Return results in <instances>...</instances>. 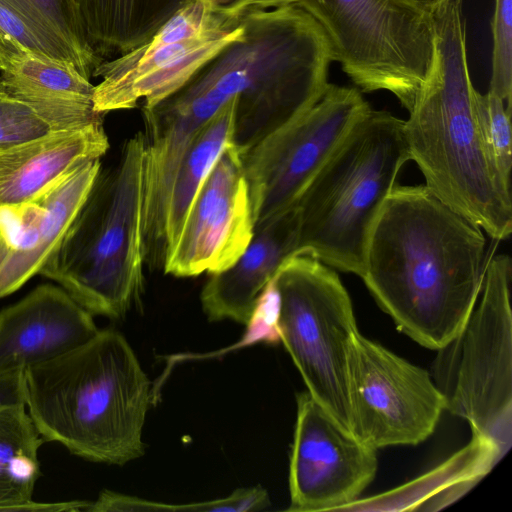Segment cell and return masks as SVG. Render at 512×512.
I'll return each mask as SVG.
<instances>
[{
  "label": "cell",
  "mask_w": 512,
  "mask_h": 512,
  "mask_svg": "<svg viewBox=\"0 0 512 512\" xmlns=\"http://www.w3.org/2000/svg\"><path fill=\"white\" fill-rule=\"evenodd\" d=\"M108 148L103 122L0 147V206L42 195Z\"/></svg>",
  "instance_id": "19"
},
{
  "label": "cell",
  "mask_w": 512,
  "mask_h": 512,
  "mask_svg": "<svg viewBox=\"0 0 512 512\" xmlns=\"http://www.w3.org/2000/svg\"><path fill=\"white\" fill-rule=\"evenodd\" d=\"M270 505L268 492L261 486L236 489L225 498L190 503L189 511L200 512H255Z\"/></svg>",
  "instance_id": "30"
},
{
  "label": "cell",
  "mask_w": 512,
  "mask_h": 512,
  "mask_svg": "<svg viewBox=\"0 0 512 512\" xmlns=\"http://www.w3.org/2000/svg\"><path fill=\"white\" fill-rule=\"evenodd\" d=\"M254 229L242 154L231 144L201 186L163 270L176 277L223 271L245 251Z\"/></svg>",
  "instance_id": "14"
},
{
  "label": "cell",
  "mask_w": 512,
  "mask_h": 512,
  "mask_svg": "<svg viewBox=\"0 0 512 512\" xmlns=\"http://www.w3.org/2000/svg\"><path fill=\"white\" fill-rule=\"evenodd\" d=\"M243 36L240 17L213 11L191 0L141 46L103 61L92 77L94 108L110 111L152 107L182 88L202 66L228 44Z\"/></svg>",
  "instance_id": "10"
},
{
  "label": "cell",
  "mask_w": 512,
  "mask_h": 512,
  "mask_svg": "<svg viewBox=\"0 0 512 512\" xmlns=\"http://www.w3.org/2000/svg\"><path fill=\"white\" fill-rule=\"evenodd\" d=\"M488 438L471 441L441 465L394 490L360 499L340 511H438L474 487L502 458Z\"/></svg>",
  "instance_id": "20"
},
{
  "label": "cell",
  "mask_w": 512,
  "mask_h": 512,
  "mask_svg": "<svg viewBox=\"0 0 512 512\" xmlns=\"http://www.w3.org/2000/svg\"><path fill=\"white\" fill-rule=\"evenodd\" d=\"M376 471V449L342 428L308 391L297 395L289 511H340Z\"/></svg>",
  "instance_id": "13"
},
{
  "label": "cell",
  "mask_w": 512,
  "mask_h": 512,
  "mask_svg": "<svg viewBox=\"0 0 512 512\" xmlns=\"http://www.w3.org/2000/svg\"><path fill=\"white\" fill-rule=\"evenodd\" d=\"M13 43L68 63L89 80L92 77L74 49L30 0H0V46Z\"/></svg>",
  "instance_id": "24"
},
{
  "label": "cell",
  "mask_w": 512,
  "mask_h": 512,
  "mask_svg": "<svg viewBox=\"0 0 512 512\" xmlns=\"http://www.w3.org/2000/svg\"><path fill=\"white\" fill-rule=\"evenodd\" d=\"M431 14L433 61L405 121L410 158L436 197L502 241L512 232L511 186L493 166L478 123L463 0H444Z\"/></svg>",
  "instance_id": "2"
},
{
  "label": "cell",
  "mask_w": 512,
  "mask_h": 512,
  "mask_svg": "<svg viewBox=\"0 0 512 512\" xmlns=\"http://www.w3.org/2000/svg\"><path fill=\"white\" fill-rule=\"evenodd\" d=\"M426 12L432 13L444 0H404Z\"/></svg>",
  "instance_id": "34"
},
{
  "label": "cell",
  "mask_w": 512,
  "mask_h": 512,
  "mask_svg": "<svg viewBox=\"0 0 512 512\" xmlns=\"http://www.w3.org/2000/svg\"><path fill=\"white\" fill-rule=\"evenodd\" d=\"M297 0H238L222 11L230 18H238L251 10H269L294 4ZM221 12V11H220Z\"/></svg>",
  "instance_id": "33"
},
{
  "label": "cell",
  "mask_w": 512,
  "mask_h": 512,
  "mask_svg": "<svg viewBox=\"0 0 512 512\" xmlns=\"http://www.w3.org/2000/svg\"><path fill=\"white\" fill-rule=\"evenodd\" d=\"M57 131L30 106L12 96L0 80V147Z\"/></svg>",
  "instance_id": "27"
},
{
  "label": "cell",
  "mask_w": 512,
  "mask_h": 512,
  "mask_svg": "<svg viewBox=\"0 0 512 512\" xmlns=\"http://www.w3.org/2000/svg\"><path fill=\"white\" fill-rule=\"evenodd\" d=\"M348 387L352 433L376 450L423 442L446 410L428 371L359 332L348 353Z\"/></svg>",
  "instance_id": "12"
},
{
  "label": "cell",
  "mask_w": 512,
  "mask_h": 512,
  "mask_svg": "<svg viewBox=\"0 0 512 512\" xmlns=\"http://www.w3.org/2000/svg\"><path fill=\"white\" fill-rule=\"evenodd\" d=\"M213 11H224L238 0H199Z\"/></svg>",
  "instance_id": "35"
},
{
  "label": "cell",
  "mask_w": 512,
  "mask_h": 512,
  "mask_svg": "<svg viewBox=\"0 0 512 512\" xmlns=\"http://www.w3.org/2000/svg\"><path fill=\"white\" fill-rule=\"evenodd\" d=\"M299 230L296 205L256 226L241 256L205 283L200 299L208 319L246 325L266 284L283 261L297 254Z\"/></svg>",
  "instance_id": "17"
},
{
  "label": "cell",
  "mask_w": 512,
  "mask_h": 512,
  "mask_svg": "<svg viewBox=\"0 0 512 512\" xmlns=\"http://www.w3.org/2000/svg\"><path fill=\"white\" fill-rule=\"evenodd\" d=\"M25 405L24 371L0 375V409Z\"/></svg>",
  "instance_id": "32"
},
{
  "label": "cell",
  "mask_w": 512,
  "mask_h": 512,
  "mask_svg": "<svg viewBox=\"0 0 512 512\" xmlns=\"http://www.w3.org/2000/svg\"><path fill=\"white\" fill-rule=\"evenodd\" d=\"M24 384L26 409L45 441L109 465L144 454L151 382L120 332L99 330L85 344L26 368Z\"/></svg>",
  "instance_id": "3"
},
{
  "label": "cell",
  "mask_w": 512,
  "mask_h": 512,
  "mask_svg": "<svg viewBox=\"0 0 512 512\" xmlns=\"http://www.w3.org/2000/svg\"><path fill=\"white\" fill-rule=\"evenodd\" d=\"M44 442L25 405L0 409V511H20L32 500Z\"/></svg>",
  "instance_id": "23"
},
{
  "label": "cell",
  "mask_w": 512,
  "mask_h": 512,
  "mask_svg": "<svg viewBox=\"0 0 512 512\" xmlns=\"http://www.w3.org/2000/svg\"><path fill=\"white\" fill-rule=\"evenodd\" d=\"M488 258L479 226L425 185L395 186L370 234L362 279L399 330L437 351L469 318Z\"/></svg>",
  "instance_id": "1"
},
{
  "label": "cell",
  "mask_w": 512,
  "mask_h": 512,
  "mask_svg": "<svg viewBox=\"0 0 512 512\" xmlns=\"http://www.w3.org/2000/svg\"><path fill=\"white\" fill-rule=\"evenodd\" d=\"M474 106L490 160L509 186L512 166L511 108L495 93L475 90Z\"/></svg>",
  "instance_id": "25"
},
{
  "label": "cell",
  "mask_w": 512,
  "mask_h": 512,
  "mask_svg": "<svg viewBox=\"0 0 512 512\" xmlns=\"http://www.w3.org/2000/svg\"><path fill=\"white\" fill-rule=\"evenodd\" d=\"M274 279L281 298V342L307 391L353 434L348 353L358 329L347 290L331 267L308 254L288 257Z\"/></svg>",
  "instance_id": "9"
},
{
  "label": "cell",
  "mask_w": 512,
  "mask_h": 512,
  "mask_svg": "<svg viewBox=\"0 0 512 512\" xmlns=\"http://www.w3.org/2000/svg\"><path fill=\"white\" fill-rule=\"evenodd\" d=\"M52 23L91 72L101 63L90 48L75 0H30Z\"/></svg>",
  "instance_id": "28"
},
{
  "label": "cell",
  "mask_w": 512,
  "mask_h": 512,
  "mask_svg": "<svg viewBox=\"0 0 512 512\" xmlns=\"http://www.w3.org/2000/svg\"><path fill=\"white\" fill-rule=\"evenodd\" d=\"M240 20L243 36L187 83L223 104L237 98L232 144L243 155L321 99L333 60L323 30L296 4Z\"/></svg>",
  "instance_id": "4"
},
{
  "label": "cell",
  "mask_w": 512,
  "mask_h": 512,
  "mask_svg": "<svg viewBox=\"0 0 512 512\" xmlns=\"http://www.w3.org/2000/svg\"><path fill=\"white\" fill-rule=\"evenodd\" d=\"M100 169V159L88 161L42 195L0 206V299L40 274Z\"/></svg>",
  "instance_id": "15"
},
{
  "label": "cell",
  "mask_w": 512,
  "mask_h": 512,
  "mask_svg": "<svg viewBox=\"0 0 512 512\" xmlns=\"http://www.w3.org/2000/svg\"><path fill=\"white\" fill-rule=\"evenodd\" d=\"M370 109L358 89L329 83L308 111L242 155L255 227L296 205Z\"/></svg>",
  "instance_id": "11"
},
{
  "label": "cell",
  "mask_w": 512,
  "mask_h": 512,
  "mask_svg": "<svg viewBox=\"0 0 512 512\" xmlns=\"http://www.w3.org/2000/svg\"><path fill=\"white\" fill-rule=\"evenodd\" d=\"M281 298L274 276L258 296L242 339L231 349L257 343L275 345L281 341L279 318Z\"/></svg>",
  "instance_id": "29"
},
{
  "label": "cell",
  "mask_w": 512,
  "mask_h": 512,
  "mask_svg": "<svg viewBox=\"0 0 512 512\" xmlns=\"http://www.w3.org/2000/svg\"><path fill=\"white\" fill-rule=\"evenodd\" d=\"M98 332L93 315L62 287L39 285L0 311V375L56 358Z\"/></svg>",
  "instance_id": "16"
},
{
  "label": "cell",
  "mask_w": 512,
  "mask_h": 512,
  "mask_svg": "<svg viewBox=\"0 0 512 512\" xmlns=\"http://www.w3.org/2000/svg\"><path fill=\"white\" fill-rule=\"evenodd\" d=\"M191 0H75L87 42L101 61L147 42Z\"/></svg>",
  "instance_id": "21"
},
{
  "label": "cell",
  "mask_w": 512,
  "mask_h": 512,
  "mask_svg": "<svg viewBox=\"0 0 512 512\" xmlns=\"http://www.w3.org/2000/svg\"><path fill=\"white\" fill-rule=\"evenodd\" d=\"M0 71L5 89L57 131L103 122L94 108L95 86L68 63L14 43L0 46Z\"/></svg>",
  "instance_id": "18"
},
{
  "label": "cell",
  "mask_w": 512,
  "mask_h": 512,
  "mask_svg": "<svg viewBox=\"0 0 512 512\" xmlns=\"http://www.w3.org/2000/svg\"><path fill=\"white\" fill-rule=\"evenodd\" d=\"M409 160L405 121L370 109L296 203L297 254L362 278L370 234Z\"/></svg>",
  "instance_id": "6"
},
{
  "label": "cell",
  "mask_w": 512,
  "mask_h": 512,
  "mask_svg": "<svg viewBox=\"0 0 512 512\" xmlns=\"http://www.w3.org/2000/svg\"><path fill=\"white\" fill-rule=\"evenodd\" d=\"M491 30L493 47L489 91L512 108V0H495Z\"/></svg>",
  "instance_id": "26"
},
{
  "label": "cell",
  "mask_w": 512,
  "mask_h": 512,
  "mask_svg": "<svg viewBox=\"0 0 512 512\" xmlns=\"http://www.w3.org/2000/svg\"><path fill=\"white\" fill-rule=\"evenodd\" d=\"M87 511H178V506L177 504L153 502L103 490L96 501L89 503Z\"/></svg>",
  "instance_id": "31"
},
{
  "label": "cell",
  "mask_w": 512,
  "mask_h": 512,
  "mask_svg": "<svg viewBox=\"0 0 512 512\" xmlns=\"http://www.w3.org/2000/svg\"><path fill=\"white\" fill-rule=\"evenodd\" d=\"M328 41L333 61L364 92L392 93L408 111L434 56L432 14L404 0H297Z\"/></svg>",
  "instance_id": "8"
},
{
  "label": "cell",
  "mask_w": 512,
  "mask_h": 512,
  "mask_svg": "<svg viewBox=\"0 0 512 512\" xmlns=\"http://www.w3.org/2000/svg\"><path fill=\"white\" fill-rule=\"evenodd\" d=\"M236 101V97L231 98L202 127L175 173L165 219L166 258L181 233L201 186L222 153L232 144Z\"/></svg>",
  "instance_id": "22"
},
{
  "label": "cell",
  "mask_w": 512,
  "mask_h": 512,
  "mask_svg": "<svg viewBox=\"0 0 512 512\" xmlns=\"http://www.w3.org/2000/svg\"><path fill=\"white\" fill-rule=\"evenodd\" d=\"M144 159V134L137 132L113 166L101 167L40 272L92 315L121 319L142 291Z\"/></svg>",
  "instance_id": "5"
},
{
  "label": "cell",
  "mask_w": 512,
  "mask_h": 512,
  "mask_svg": "<svg viewBox=\"0 0 512 512\" xmlns=\"http://www.w3.org/2000/svg\"><path fill=\"white\" fill-rule=\"evenodd\" d=\"M511 276L508 255L489 256L480 301L437 350L431 374L446 410L465 419L472 435L491 440L502 456L512 440Z\"/></svg>",
  "instance_id": "7"
}]
</instances>
